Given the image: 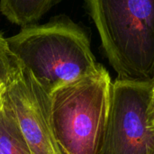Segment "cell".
Segmentation results:
<instances>
[{"mask_svg":"<svg viewBox=\"0 0 154 154\" xmlns=\"http://www.w3.org/2000/svg\"><path fill=\"white\" fill-rule=\"evenodd\" d=\"M22 68V63L10 51L6 38L0 32V86L5 84Z\"/></svg>","mask_w":154,"mask_h":154,"instance_id":"8","label":"cell"},{"mask_svg":"<svg viewBox=\"0 0 154 154\" xmlns=\"http://www.w3.org/2000/svg\"><path fill=\"white\" fill-rule=\"evenodd\" d=\"M3 106V99H2V90H1V86H0V108Z\"/></svg>","mask_w":154,"mask_h":154,"instance_id":"10","label":"cell"},{"mask_svg":"<svg viewBox=\"0 0 154 154\" xmlns=\"http://www.w3.org/2000/svg\"><path fill=\"white\" fill-rule=\"evenodd\" d=\"M117 80L154 86V0H86Z\"/></svg>","mask_w":154,"mask_h":154,"instance_id":"2","label":"cell"},{"mask_svg":"<svg viewBox=\"0 0 154 154\" xmlns=\"http://www.w3.org/2000/svg\"><path fill=\"white\" fill-rule=\"evenodd\" d=\"M0 154H32L14 113L4 104L0 108Z\"/></svg>","mask_w":154,"mask_h":154,"instance_id":"7","label":"cell"},{"mask_svg":"<svg viewBox=\"0 0 154 154\" xmlns=\"http://www.w3.org/2000/svg\"><path fill=\"white\" fill-rule=\"evenodd\" d=\"M152 84L116 79L106 128L97 154H149L154 130L147 123Z\"/></svg>","mask_w":154,"mask_h":154,"instance_id":"4","label":"cell"},{"mask_svg":"<svg viewBox=\"0 0 154 154\" xmlns=\"http://www.w3.org/2000/svg\"><path fill=\"white\" fill-rule=\"evenodd\" d=\"M6 42L10 51L49 95L95 72L100 66L87 32L63 14L43 24L23 26Z\"/></svg>","mask_w":154,"mask_h":154,"instance_id":"1","label":"cell"},{"mask_svg":"<svg viewBox=\"0 0 154 154\" xmlns=\"http://www.w3.org/2000/svg\"><path fill=\"white\" fill-rule=\"evenodd\" d=\"M147 123L149 127L154 130V88L152 92V96L147 109Z\"/></svg>","mask_w":154,"mask_h":154,"instance_id":"9","label":"cell"},{"mask_svg":"<svg viewBox=\"0 0 154 154\" xmlns=\"http://www.w3.org/2000/svg\"><path fill=\"white\" fill-rule=\"evenodd\" d=\"M3 104L14 113L32 154H66L56 137L50 95L23 65L1 86Z\"/></svg>","mask_w":154,"mask_h":154,"instance_id":"5","label":"cell"},{"mask_svg":"<svg viewBox=\"0 0 154 154\" xmlns=\"http://www.w3.org/2000/svg\"><path fill=\"white\" fill-rule=\"evenodd\" d=\"M111 78L100 64L88 75L50 94L51 116L58 142L66 154H97L108 120Z\"/></svg>","mask_w":154,"mask_h":154,"instance_id":"3","label":"cell"},{"mask_svg":"<svg viewBox=\"0 0 154 154\" xmlns=\"http://www.w3.org/2000/svg\"><path fill=\"white\" fill-rule=\"evenodd\" d=\"M153 88H154V87H153Z\"/></svg>","mask_w":154,"mask_h":154,"instance_id":"12","label":"cell"},{"mask_svg":"<svg viewBox=\"0 0 154 154\" xmlns=\"http://www.w3.org/2000/svg\"><path fill=\"white\" fill-rule=\"evenodd\" d=\"M60 0H0L1 14L21 27L36 23Z\"/></svg>","mask_w":154,"mask_h":154,"instance_id":"6","label":"cell"},{"mask_svg":"<svg viewBox=\"0 0 154 154\" xmlns=\"http://www.w3.org/2000/svg\"><path fill=\"white\" fill-rule=\"evenodd\" d=\"M149 154H154V144L152 146V148H151V150L149 152Z\"/></svg>","mask_w":154,"mask_h":154,"instance_id":"11","label":"cell"}]
</instances>
